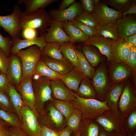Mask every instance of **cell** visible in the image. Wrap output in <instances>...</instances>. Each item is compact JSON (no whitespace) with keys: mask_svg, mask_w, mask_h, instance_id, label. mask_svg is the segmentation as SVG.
<instances>
[{"mask_svg":"<svg viewBox=\"0 0 136 136\" xmlns=\"http://www.w3.org/2000/svg\"><path fill=\"white\" fill-rule=\"evenodd\" d=\"M52 21L49 12L41 8L31 13L22 12L19 18L20 26L21 30L27 28H31L42 36L50 26Z\"/></svg>","mask_w":136,"mask_h":136,"instance_id":"1","label":"cell"},{"mask_svg":"<svg viewBox=\"0 0 136 136\" xmlns=\"http://www.w3.org/2000/svg\"><path fill=\"white\" fill-rule=\"evenodd\" d=\"M75 100L71 102L81 112L82 119L96 118L112 109L108 105L106 100L102 101L95 99L83 98L75 93Z\"/></svg>","mask_w":136,"mask_h":136,"instance_id":"2","label":"cell"},{"mask_svg":"<svg viewBox=\"0 0 136 136\" xmlns=\"http://www.w3.org/2000/svg\"><path fill=\"white\" fill-rule=\"evenodd\" d=\"M32 84L35 98V108L39 115L45 113V103L53 100L51 80L47 77L34 75Z\"/></svg>","mask_w":136,"mask_h":136,"instance_id":"3","label":"cell"},{"mask_svg":"<svg viewBox=\"0 0 136 136\" xmlns=\"http://www.w3.org/2000/svg\"><path fill=\"white\" fill-rule=\"evenodd\" d=\"M41 50L33 45L25 50H21L15 54L20 59L22 66L23 79L34 75L37 63L42 55Z\"/></svg>","mask_w":136,"mask_h":136,"instance_id":"4","label":"cell"},{"mask_svg":"<svg viewBox=\"0 0 136 136\" xmlns=\"http://www.w3.org/2000/svg\"><path fill=\"white\" fill-rule=\"evenodd\" d=\"M94 12L92 15L99 26L116 22L122 17V13L110 8L99 0H94Z\"/></svg>","mask_w":136,"mask_h":136,"instance_id":"5","label":"cell"},{"mask_svg":"<svg viewBox=\"0 0 136 136\" xmlns=\"http://www.w3.org/2000/svg\"><path fill=\"white\" fill-rule=\"evenodd\" d=\"M39 116L36 110H31L25 104L21 128L28 136H43Z\"/></svg>","mask_w":136,"mask_h":136,"instance_id":"6","label":"cell"},{"mask_svg":"<svg viewBox=\"0 0 136 136\" xmlns=\"http://www.w3.org/2000/svg\"><path fill=\"white\" fill-rule=\"evenodd\" d=\"M21 12L19 6L15 5L11 14L0 15V26L9 34L12 39L20 38L21 37L19 18Z\"/></svg>","mask_w":136,"mask_h":136,"instance_id":"7","label":"cell"},{"mask_svg":"<svg viewBox=\"0 0 136 136\" xmlns=\"http://www.w3.org/2000/svg\"><path fill=\"white\" fill-rule=\"evenodd\" d=\"M91 80L97 96L99 97H104L111 86L105 64L102 62L100 64Z\"/></svg>","mask_w":136,"mask_h":136,"instance_id":"8","label":"cell"},{"mask_svg":"<svg viewBox=\"0 0 136 136\" xmlns=\"http://www.w3.org/2000/svg\"><path fill=\"white\" fill-rule=\"evenodd\" d=\"M47 106L46 111L42 115H39L42 123L41 125L46 126L57 132L63 126L65 121L64 116L57 109L51 102Z\"/></svg>","mask_w":136,"mask_h":136,"instance_id":"9","label":"cell"},{"mask_svg":"<svg viewBox=\"0 0 136 136\" xmlns=\"http://www.w3.org/2000/svg\"><path fill=\"white\" fill-rule=\"evenodd\" d=\"M108 74L111 85L125 83L132 76L124 62L117 63L111 60L108 62Z\"/></svg>","mask_w":136,"mask_h":136,"instance_id":"10","label":"cell"},{"mask_svg":"<svg viewBox=\"0 0 136 136\" xmlns=\"http://www.w3.org/2000/svg\"><path fill=\"white\" fill-rule=\"evenodd\" d=\"M135 103V91L128 80L125 82L118 103L119 108L122 115H126L134 107Z\"/></svg>","mask_w":136,"mask_h":136,"instance_id":"11","label":"cell"},{"mask_svg":"<svg viewBox=\"0 0 136 136\" xmlns=\"http://www.w3.org/2000/svg\"><path fill=\"white\" fill-rule=\"evenodd\" d=\"M6 73L8 82L15 87L18 86L23 79L22 66L21 60L16 54H11Z\"/></svg>","mask_w":136,"mask_h":136,"instance_id":"12","label":"cell"},{"mask_svg":"<svg viewBox=\"0 0 136 136\" xmlns=\"http://www.w3.org/2000/svg\"><path fill=\"white\" fill-rule=\"evenodd\" d=\"M32 82V76L26 77L15 87L20 94L24 104L31 110H35V98Z\"/></svg>","mask_w":136,"mask_h":136,"instance_id":"13","label":"cell"},{"mask_svg":"<svg viewBox=\"0 0 136 136\" xmlns=\"http://www.w3.org/2000/svg\"><path fill=\"white\" fill-rule=\"evenodd\" d=\"M43 35L46 43L56 42L60 44L71 42L70 38L63 29L61 22L52 20L50 26Z\"/></svg>","mask_w":136,"mask_h":136,"instance_id":"14","label":"cell"},{"mask_svg":"<svg viewBox=\"0 0 136 136\" xmlns=\"http://www.w3.org/2000/svg\"><path fill=\"white\" fill-rule=\"evenodd\" d=\"M83 11L80 1L76 2L68 8L62 10H51L49 13L52 20L63 22L74 19Z\"/></svg>","mask_w":136,"mask_h":136,"instance_id":"15","label":"cell"},{"mask_svg":"<svg viewBox=\"0 0 136 136\" xmlns=\"http://www.w3.org/2000/svg\"><path fill=\"white\" fill-rule=\"evenodd\" d=\"M130 46L123 39L113 41L110 49L111 61L116 62H124L129 55Z\"/></svg>","mask_w":136,"mask_h":136,"instance_id":"16","label":"cell"},{"mask_svg":"<svg viewBox=\"0 0 136 136\" xmlns=\"http://www.w3.org/2000/svg\"><path fill=\"white\" fill-rule=\"evenodd\" d=\"M52 96L55 99L71 102L75 98V93L68 88L60 79L51 80Z\"/></svg>","mask_w":136,"mask_h":136,"instance_id":"17","label":"cell"},{"mask_svg":"<svg viewBox=\"0 0 136 136\" xmlns=\"http://www.w3.org/2000/svg\"><path fill=\"white\" fill-rule=\"evenodd\" d=\"M119 35L120 39H123L126 37L136 33L135 14L127 15L116 21Z\"/></svg>","mask_w":136,"mask_h":136,"instance_id":"18","label":"cell"},{"mask_svg":"<svg viewBox=\"0 0 136 136\" xmlns=\"http://www.w3.org/2000/svg\"><path fill=\"white\" fill-rule=\"evenodd\" d=\"M12 40L11 54H15L21 50L33 45L37 46L42 50L47 43L43 35L32 39H22L16 38Z\"/></svg>","mask_w":136,"mask_h":136,"instance_id":"19","label":"cell"},{"mask_svg":"<svg viewBox=\"0 0 136 136\" xmlns=\"http://www.w3.org/2000/svg\"><path fill=\"white\" fill-rule=\"evenodd\" d=\"M113 41L103 36L96 35L89 37L83 42L85 45L97 47L100 53L106 56L108 63L111 60L110 49Z\"/></svg>","mask_w":136,"mask_h":136,"instance_id":"20","label":"cell"},{"mask_svg":"<svg viewBox=\"0 0 136 136\" xmlns=\"http://www.w3.org/2000/svg\"><path fill=\"white\" fill-rule=\"evenodd\" d=\"M5 91L9 97L15 113L21 122L25 104L20 94L14 86L9 83Z\"/></svg>","mask_w":136,"mask_h":136,"instance_id":"21","label":"cell"},{"mask_svg":"<svg viewBox=\"0 0 136 136\" xmlns=\"http://www.w3.org/2000/svg\"><path fill=\"white\" fill-rule=\"evenodd\" d=\"M86 77L81 72L74 67L68 73L63 75L60 79L70 89L76 93L81 82Z\"/></svg>","mask_w":136,"mask_h":136,"instance_id":"22","label":"cell"},{"mask_svg":"<svg viewBox=\"0 0 136 136\" xmlns=\"http://www.w3.org/2000/svg\"><path fill=\"white\" fill-rule=\"evenodd\" d=\"M40 59L51 69L62 75L68 73L74 67L69 62L52 59L47 56L41 55Z\"/></svg>","mask_w":136,"mask_h":136,"instance_id":"23","label":"cell"},{"mask_svg":"<svg viewBox=\"0 0 136 136\" xmlns=\"http://www.w3.org/2000/svg\"><path fill=\"white\" fill-rule=\"evenodd\" d=\"M125 83L114 84L111 85L106 94L107 104L115 111L117 109L119 100L123 90Z\"/></svg>","mask_w":136,"mask_h":136,"instance_id":"24","label":"cell"},{"mask_svg":"<svg viewBox=\"0 0 136 136\" xmlns=\"http://www.w3.org/2000/svg\"><path fill=\"white\" fill-rule=\"evenodd\" d=\"M63 29L69 37L71 42H83L89 37L68 21L62 22Z\"/></svg>","mask_w":136,"mask_h":136,"instance_id":"25","label":"cell"},{"mask_svg":"<svg viewBox=\"0 0 136 136\" xmlns=\"http://www.w3.org/2000/svg\"><path fill=\"white\" fill-rule=\"evenodd\" d=\"M75 49L69 42H65L60 44V50L64 57L74 67L82 72Z\"/></svg>","mask_w":136,"mask_h":136,"instance_id":"26","label":"cell"},{"mask_svg":"<svg viewBox=\"0 0 136 136\" xmlns=\"http://www.w3.org/2000/svg\"><path fill=\"white\" fill-rule=\"evenodd\" d=\"M60 47V44L57 42L47 43L42 50V55L47 56L54 59L69 62L62 53Z\"/></svg>","mask_w":136,"mask_h":136,"instance_id":"27","label":"cell"},{"mask_svg":"<svg viewBox=\"0 0 136 136\" xmlns=\"http://www.w3.org/2000/svg\"><path fill=\"white\" fill-rule=\"evenodd\" d=\"M96 28L97 31L96 35L111 39L113 41L120 39L118 34L116 22L101 26H98Z\"/></svg>","mask_w":136,"mask_h":136,"instance_id":"28","label":"cell"},{"mask_svg":"<svg viewBox=\"0 0 136 136\" xmlns=\"http://www.w3.org/2000/svg\"><path fill=\"white\" fill-rule=\"evenodd\" d=\"M81 49L86 58L93 68H95L103 61V59L101 55L90 46L84 45Z\"/></svg>","mask_w":136,"mask_h":136,"instance_id":"29","label":"cell"},{"mask_svg":"<svg viewBox=\"0 0 136 136\" xmlns=\"http://www.w3.org/2000/svg\"><path fill=\"white\" fill-rule=\"evenodd\" d=\"M34 75L44 76L51 80L60 79L63 76L51 69L41 59L36 66Z\"/></svg>","mask_w":136,"mask_h":136,"instance_id":"30","label":"cell"},{"mask_svg":"<svg viewBox=\"0 0 136 136\" xmlns=\"http://www.w3.org/2000/svg\"><path fill=\"white\" fill-rule=\"evenodd\" d=\"M75 93L79 96L84 98L95 99L97 96L91 80L86 77L81 82Z\"/></svg>","mask_w":136,"mask_h":136,"instance_id":"31","label":"cell"},{"mask_svg":"<svg viewBox=\"0 0 136 136\" xmlns=\"http://www.w3.org/2000/svg\"><path fill=\"white\" fill-rule=\"evenodd\" d=\"M58 0H19V4L24 3L25 6V12L29 13L34 12L39 9H45L52 3L58 1Z\"/></svg>","mask_w":136,"mask_h":136,"instance_id":"32","label":"cell"},{"mask_svg":"<svg viewBox=\"0 0 136 136\" xmlns=\"http://www.w3.org/2000/svg\"><path fill=\"white\" fill-rule=\"evenodd\" d=\"M96 121L107 132L116 131L120 134H126L124 128L117 125L115 122L107 116L102 115L98 117Z\"/></svg>","mask_w":136,"mask_h":136,"instance_id":"33","label":"cell"},{"mask_svg":"<svg viewBox=\"0 0 136 136\" xmlns=\"http://www.w3.org/2000/svg\"><path fill=\"white\" fill-rule=\"evenodd\" d=\"M75 50L82 72L85 76L91 80L96 69L91 65L81 51L76 48Z\"/></svg>","mask_w":136,"mask_h":136,"instance_id":"34","label":"cell"},{"mask_svg":"<svg viewBox=\"0 0 136 136\" xmlns=\"http://www.w3.org/2000/svg\"><path fill=\"white\" fill-rule=\"evenodd\" d=\"M50 102L64 116L66 122L75 108L70 102L54 99Z\"/></svg>","mask_w":136,"mask_h":136,"instance_id":"35","label":"cell"},{"mask_svg":"<svg viewBox=\"0 0 136 136\" xmlns=\"http://www.w3.org/2000/svg\"><path fill=\"white\" fill-rule=\"evenodd\" d=\"M82 119L81 112L78 109L75 108L66 121L67 126L73 132H76L80 130Z\"/></svg>","mask_w":136,"mask_h":136,"instance_id":"36","label":"cell"},{"mask_svg":"<svg viewBox=\"0 0 136 136\" xmlns=\"http://www.w3.org/2000/svg\"><path fill=\"white\" fill-rule=\"evenodd\" d=\"M0 119L10 126L21 128V122L15 113L0 109Z\"/></svg>","mask_w":136,"mask_h":136,"instance_id":"37","label":"cell"},{"mask_svg":"<svg viewBox=\"0 0 136 136\" xmlns=\"http://www.w3.org/2000/svg\"><path fill=\"white\" fill-rule=\"evenodd\" d=\"M135 0H104L100 1L106 4L113 7L117 11L122 13L127 11Z\"/></svg>","mask_w":136,"mask_h":136,"instance_id":"38","label":"cell"},{"mask_svg":"<svg viewBox=\"0 0 136 136\" xmlns=\"http://www.w3.org/2000/svg\"><path fill=\"white\" fill-rule=\"evenodd\" d=\"M131 72L132 75L136 73V47H131L127 58L124 62Z\"/></svg>","mask_w":136,"mask_h":136,"instance_id":"39","label":"cell"},{"mask_svg":"<svg viewBox=\"0 0 136 136\" xmlns=\"http://www.w3.org/2000/svg\"><path fill=\"white\" fill-rule=\"evenodd\" d=\"M68 22L80 29L89 37L96 34V29L95 27L88 26L74 19L70 20Z\"/></svg>","mask_w":136,"mask_h":136,"instance_id":"40","label":"cell"},{"mask_svg":"<svg viewBox=\"0 0 136 136\" xmlns=\"http://www.w3.org/2000/svg\"><path fill=\"white\" fill-rule=\"evenodd\" d=\"M0 109L15 113L9 96L6 91L2 90H0Z\"/></svg>","mask_w":136,"mask_h":136,"instance_id":"41","label":"cell"},{"mask_svg":"<svg viewBox=\"0 0 136 136\" xmlns=\"http://www.w3.org/2000/svg\"><path fill=\"white\" fill-rule=\"evenodd\" d=\"M74 19L90 26L96 28L98 26L92 14L83 11Z\"/></svg>","mask_w":136,"mask_h":136,"instance_id":"42","label":"cell"},{"mask_svg":"<svg viewBox=\"0 0 136 136\" xmlns=\"http://www.w3.org/2000/svg\"><path fill=\"white\" fill-rule=\"evenodd\" d=\"M88 125L80 128L81 136H98L100 128L98 125L93 123Z\"/></svg>","mask_w":136,"mask_h":136,"instance_id":"43","label":"cell"},{"mask_svg":"<svg viewBox=\"0 0 136 136\" xmlns=\"http://www.w3.org/2000/svg\"><path fill=\"white\" fill-rule=\"evenodd\" d=\"M1 27L0 26V31ZM12 43V40L11 38L5 37L0 33V48L8 58L11 55L10 50Z\"/></svg>","mask_w":136,"mask_h":136,"instance_id":"44","label":"cell"},{"mask_svg":"<svg viewBox=\"0 0 136 136\" xmlns=\"http://www.w3.org/2000/svg\"><path fill=\"white\" fill-rule=\"evenodd\" d=\"M10 62L7 57L0 48V71L2 73L6 74Z\"/></svg>","mask_w":136,"mask_h":136,"instance_id":"45","label":"cell"},{"mask_svg":"<svg viewBox=\"0 0 136 136\" xmlns=\"http://www.w3.org/2000/svg\"><path fill=\"white\" fill-rule=\"evenodd\" d=\"M83 11L92 15L94 10V0H80Z\"/></svg>","mask_w":136,"mask_h":136,"instance_id":"46","label":"cell"},{"mask_svg":"<svg viewBox=\"0 0 136 136\" xmlns=\"http://www.w3.org/2000/svg\"><path fill=\"white\" fill-rule=\"evenodd\" d=\"M128 126L129 128L127 133L133 134L135 133L133 131L136 125V111L132 112L130 114L128 119Z\"/></svg>","mask_w":136,"mask_h":136,"instance_id":"47","label":"cell"},{"mask_svg":"<svg viewBox=\"0 0 136 136\" xmlns=\"http://www.w3.org/2000/svg\"><path fill=\"white\" fill-rule=\"evenodd\" d=\"M22 35L25 39H32L37 37L38 32L35 29L27 28L22 30Z\"/></svg>","mask_w":136,"mask_h":136,"instance_id":"48","label":"cell"},{"mask_svg":"<svg viewBox=\"0 0 136 136\" xmlns=\"http://www.w3.org/2000/svg\"><path fill=\"white\" fill-rule=\"evenodd\" d=\"M8 130L11 136H28L20 128L9 126Z\"/></svg>","mask_w":136,"mask_h":136,"instance_id":"49","label":"cell"},{"mask_svg":"<svg viewBox=\"0 0 136 136\" xmlns=\"http://www.w3.org/2000/svg\"><path fill=\"white\" fill-rule=\"evenodd\" d=\"M9 126L0 119V136H11L8 130Z\"/></svg>","mask_w":136,"mask_h":136,"instance_id":"50","label":"cell"},{"mask_svg":"<svg viewBox=\"0 0 136 136\" xmlns=\"http://www.w3.org/2000/svg\"><path fill=\"white\" fill-rule=\"evenodd\" d=\"M43 136H58L57 132L44 125H41Z\"/></svg>","mask_w":136,"mask_h":136,"instance_id":"51","label":"cell"},{"mask_svg":"<svg viewBox=\"0 0 136 136\" xmlns=\"http://www.w3.org/2000/svg\"><path fill=\"white\" fill-rule=\"evenodd\" d=\"M8 83L6 74H0V90L5 91Z\"/></svg>","mask_w":136,"mask_h":136,"instance_id":"52","label":"cell"},{"mask_svg":"<svg viewBox=\"0 0 136 136\" xmlns=\"http://www.w3.org/2000/svg\"><path fill=\"white\" fill-rule=\"evenodd\" d=\"M76 0H63L60 4L59 8L58 9L59 10H65L76 2Z\"/></svg>","mask_w":136,"mask_h":136,"instance_id":"53","label":"cell"},{"mask_svg":"<svg viewBox=\"0 0 136 136\" xmlns=\"http://www.w3.org/2000/svg\"><path fill=\"white\" fill-rule=\"evenodd\" d=\"M136 14V1L131 3L128 9L122 13V17H124L127 15H135Z\"/></svg>","mask_w":136,"mask_h":136,"instance_id":"54","label":"cell"},{"mask_svg":"<svg viewBox=\"0 0 136 136\" xmlns=\"http://www.w3.org/2000/svg\"><path fill=\"white\" fill-rule=\"evenodd\" d=\"M123 40L130 46L136 47V33L127 36Z\"/></svg>","mask_w":136,"mask_h":136,"instance_id":"55","label":"cell"},{"mask_svg":"<svg viewBox=\"0 0 136 136\" xmlns=\"http://www.w3.org/2000/svg\"><path fill=\"white\" fill-rule=\"evenodd\" d=\"M120 134L116 131L110 132H107L101 128H100L98 136H119Z\"/></svg>","mask_w":136,"mask_h":136,"instance_id":"56","label":"cell"},{"mask_svg":"<svg viewBox=\"0 0 136 136\" xmlns=\"http://www.w3.org/2000/svg\"><path fill=\"white\" fill-rule=\"evenodd\" d=\"M73 131L67 126L57 132L58 136H71Z\"/></svg>","mask_w":136,"mask_h":136,"instance_id":"57","label":"cell"},{"mask_svg":"<svg viewBox=\"0 0 136 136\" xmlns=\"http://www.w3.org/2000/svg\"><path fill=\"white\" fill-rule=\"evenodd\" d=\"M73 136H81V131L79 130L78 132L75 133V134Z\"/></svg>","mask_w":136,"mask_h":136,"instance_id":"58","label":"cell"},{"mask_svg":"<svg viewBox=\"0 0 136 136\" xmlns=\"http://www.w3.org/2000/svg\"><path fill=\"white\" fill-rule=\"evenodd\" d=\"M126 136H136V133H135L133 134L127 133L126 134Z\"/></svg>","mask_w":136,"mask_h":136,"instance_id":"59","label":"cell"},{"mask_svg":"<svg viewBox=\"0 0 136 136\" xmlns=\"http://www.w3.org/2000/svg\"><path fill=\"white\" fill-rule=\"evenodd\" d=\"M119 136H126V134H120Z\"/></svg>","mask_w":136,"mask_h":136,"instance_id":"60","label":"cell"},{"mask_svg":"<svg viewBox=\"0 0 136 136\" xmlns=\"http://www.w3.org/2000/svg\"><path fill=\"white\" fill-rule=\"evenodd\" d=\"M2 73V72H1V71H0V74H1Z\"/></svg>","mask_w":136,"mask_h":136,"instance_id":"61","label":"cell"}]
</instances>
